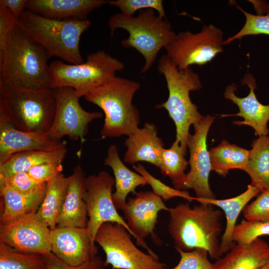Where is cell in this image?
<instances>
[{"label": "cell", "mask_w": 269, "mask_h": 269, "mask_svg": "<svg viewBox=\"0 0 269 269\" xmlns=\"http://www.w3.org/2000/svg\"><path fill=\"white\" fill-rule=\"evenodd\" d=\"M51 57L18 22L0 47V88H50Z\"/></svg>", "instance_id": "1"}, {"label": "cell", "mask_w": 269, "mask_h": 269, "mask_svg": "<svg viewBox=\"0 0 269 269\" xmlns=\"http://www.w3.org/2000/svg\"><path fill=\"white\" fill-rule=\"evenodd\" d=\"M214 206L199 203L191 207L188 203H180L169 208L168 231L175 248L184 251L201 248L211 259L220 258L222 212Z\"/></svg>", "instance_id": "2"}, {"label": "cell", "mask_w": 269, "mask_h": 269, "mask_svg": "<svg viewBox=\"0 0 269 269\" xmlns=\"http://www.w3.org/2000/svg\"><path fill=\"white\" fill-rule=\"evenodd\" d=\"M140 87L138 82L116 76L84 96L87 101L104 112L102 138L128 136L138 128L139 114L132 101Z\"/></svg>", "instance_id": "3"}, {"label": "cell", "mask_w": 269, "mask_h": 269, "mask_svg": "<svg viewBox=\"0 0 269 269\" xmlns=\"http://www.w3.org/2000/svg\"><path fill=\"white\" fill-rule=\"evenodd\" d=\"M157 69L165 79L169 94L166 101L155 107L168 112L176 127L175 140L187 151L190 126L199 123L204 117L190 97V92L198 91L202 87L199 76L191 67L178 70L166 55L159 58Z\"/></svg>", "instance_id": "4"}, {"label": "cell", "mask_w": 269, "mask_h": 269, "mask_svg": "<svg viewBox=\"0 0 269 269\" xmlns=\"http://www.w3.org/2000/svg\"><path fill=\"white\" fill-rule=\"evenodd\" d=\"M108 25L111 36L118 28L128 32L129 37L122 40L121 44L126 48H134L143 56L144 64L141 73L151 68L160 50L177 36L165 17L156 15L155 10L150 8L138 11L136 16L121 12L114 14L109 18Z\"/></svg>", "instance_id": "5"}, {"label": "cell", "mask_w": 269, "mask_h": 269, "mask_svg": "<svg viewBox=\"0 0 269 269\" xmlns=\"http://www.w3.org/2000/svg\"><path fill=\"white\" fill-rule=\"evenodd\" d=\"M54 90L0 88V122L24 131L48 133L56 111Z\"/></svg>", "instance_id": "6"}, {"label": "cell", "mask_w": 269, "mask_h": 269, "mask_svg": "<svg viewBox=\"0 0 269 269\" xmlns=\"http://www.w3.org/2000/svg\"><path fill=\"white\" fill-rule=\"evenodd\" d=\"M18 22L51 57L72 64L84 62L79 43L82 34L91 25L89 19L55 20L25 9L18 17Z\"/></svg>", "instance_id": "7"}, {"label": "cell", "mask_w": 269, "mask_h": 269, "mask_svg": "<svg viewBox=\"0 0 269 269\" xmlns=\"http://www.w3.org/2000/svg\"><path fill=\"white\" fill-rule=\"evenodd\" d=\"M124 64L104 50L89 54L81 64H72L54 60L49 65L50 88L71 87L81 98L115 77Z\"/></svg>", "instance_id": "8"}, {"label": "cell", "mask_w": 269, "mask_h": 269, "mask_svg": "<svg viewBox=\"0 0 269 269\" xmlns=\"http://www.w3.org/2000/svg\"><path fill=\"white\" fill-rule=\"evenodd\" d=\"M131 235L122 225L106 222L99 228L95 242L103 250L105 266L113 269H166L158 256L146 254L135 246Z\"/></svg>", "instance_id": "9"}, {"label": "cell", "mask_w": 269, "mask_h": 269, "mask_svg": "<svg viewBox=\"0 0 269 269\" xmlns=\"http://www.w3.org/2000/svg\"><path fill=\"white\" fill-rule=\"evenodd\" d=\"M223 33L212 24L204 25L200 32H180L164 48L166 56L179 70L193 64L204 65L223 51Z\"/></svg>", "instance_id": "10"}, {"label": "cell", "mask_w": 269, "mask_h": 269, "mask_svg": "<svg viewBox=\"0 0 269 269\" xmlns=\"http://www.w3.org/2000/svg\"><path fill=\"white\" fill-rule=\"evenodd\" d=\"M115 178L106 171L86 177L83 199L88 215L87 230L92 244L96 246L95 239L100 227L106 222L119 224L134 237L124 218L118 213L113 200L112 189Z\"/></svg>", "instance_id": "11"}, {"label": "cell", "mask_w": 269, "mask_h": 269, "mask_svg": "<svg viewBox=\"0 0 269 269\" xmlns=\"http://www.w3.org/2000/svg\"><path fill=\"white\" fill-rule=\"evenodd\" d=\"M54 90L56 111L52 126L48 132L50 138L60 141L64 136L73 140L85 141L89 124L101 118L100 112H88L80 105V98L71 87H61Z\"/></svg>", "instance_id": "12"}, {"label": "cell", "mask_w": 269, "mask_h": 269, "mask_svg": "<svg viewBox=\"0 0 269 269\" xmlns=\"http://www.w3.org/2000/svg\"><path fill=\"white\" fill-rule=\"evenodd\" d=\"M215 119L207 115L199 123L193 125L194 133L188 135L187 147L190 158V169L176 189L194 190L197 198L215 199L209 184V176L211 169L209 151L207 146V137L209 129Z\"/></svg>", "instance_id": "13"}, {"label": "cell", "mask_w": 269, "mask_h": 269, "mask_svg": "<svg viewBox=\"0 0 269 269\" xmlns=\"http://www.w3.org/2000/svg\"><path fill=\"white\" fill-rule=\"evenodd\" d=\"M50 229L36 213L0 224V242L22 253L45 255L51 252Z\"/></svg>", "instance_id": "14"}, {"label": "cell", "mask_w": 269, "mask_h": 269, "mask_svg": "<svg viewBox=\"0 0 269 269\" xmlns=\"http://www.w3.org/2000/svg\"><path fill=\"white\" fill-rule=\"evenodd\" d=\"M134 194V197L128 199L122 210L123 218L132 231L137 245L145 249L148 254L157 257L144 239L150 235L154 236L159 212L168 211L169 208L153 192H136Z\"/></svg>", "instance_id": "15"}, {"label": "cell", "mask_w": 269, "mask_h": 269, "mask_svg": "<svg viewBox=\"0 0 269 269\" xmlns=\"http://www.w3.org/2000/svg\"><path fill=\"white\" fill-rule=\"evenodd\" d=\"M51 252L71 266L81 265L96 257V246L92 244L86 228L57 227L50 229Z\"/></svg>", "instance_id": "16"}, {"label": "cell", "mask_w": 269, "mask_h": 269, "mask_svg": "<svg viewBox=\"0 0 269 269\" xmlns=\"http://www.w3.org/2000/svg\"><path fill=\"white\" fill-rule=\"evenodd\" d=\"M241 83L247 85L250 88V92L246 97L240 98L236 95L235 91L237 87L234 84L227 86L224 93L225 98L237 105L239 112L235 114L222 115V117H241L243 118V121H234V124L251 127L256 135L259 136L268 135L269 134L268 128L269 105H263L258 100L255 93V90L257 89L256 82L252 74H246Z\"/></svg>", "instance_id": "17"}, {"label": "cell", "mask_w": 269, "mask_h": 269, "mask_svg": "<svg viewBox=\"0 0 269 269\" xmlns=\"http://www.w3.org/2000/svg\"><path fill=\"white\" fill-rule=\"evenodd\" d=\"M65 146V142L51 139L48 133L21 131L9 123L0 122V163L17 153L53 151Z\"/></svg>", "instance_id": "18"}, {"label": "cell", "mask_w": 269, "mask_h": 269, "mask_svg": "<svg viewBox=\"0 0 269 269\" xmlns=\"http://www.w3.org/2000/svg\"><path fill=\"white\" fill-rule=\"evenodd\" d=\"M128 136L124 162L134 164L144 161L159 168L164 143L158 136L156 126L145 123L142 128H138Z\"/></svg>", "instance_id": "19"}, {"label": "cell", "mask_w": 269, "mask_h": 269, "mask_svg": "<svg viewBox=\"0 0 269 269\" xmlns=\"http://www.w3.org/2000/svg\"><path fill=\"white\" fill-rule=\"evenodd\" d=\"M109 1L106 0H28L25 8L52 19H87L92 11L108 3Z\"/></svg>", "instance_id": "20"}, {"label": "cell", "mask_w": 269, "mask_h": 269, "mask_svg": "<svg viewBox=\"0 0 269 269\" xmlns=\"http://www.w3.org/2000/svg\"><path fill=\"white\" fill-rule=\"evenodd\" d=\"M68 177V190L57 227L86 228L87 210L83 199L86 177L81 166H76Z\"/></svg>", "instance_id": "21"}, {"label": "cell", "mask_w": 269, "mask_h": 269, "mask_svg": "<svg viewBox=\"0 0 269 269\" xmlns=\"http://www.w3.org/2000/svg\"><path fill=\"white\" fill-rule=\"evenodd\" d=\"M269 262V245L258 238L250 244H236L214 264V269H260Z\"/></svg>", "instance_id": "22"}, {"label": "cell", "mask_w": 269, "mask_h": 269, "mask_svg": "<svg viewBox=\"0 0 269 269\" xmlns=\"http://www.w3.org/2000/svg\"><path fill=\"white\" fill-rule=\"evenodd\" d=\"M260 190L250 184L247 190L241 194L228 199H217L194 197L200 203H205L218 206L224 212L226 226L220 243L219 253L221 257L228 252L236 243L233 240V233L238 217L244 208Z\"/></svg>", "instance_id": "23"}, {"label": "cell", "mask_w": 269, "mask_h": 269, "mask_svg": "<svg viewBox=\"0 0 269 269\" xmlns=\"http://www.w3.org/2000/svg\"><path fill=\"white\" fill-rule=\"evenodd\" d=\"M104 164L110 167L114 173L115 192L113 200L117 209L123 210L127 203V197L130 193H135V189L148 184L145 179L138 173L129 169L121 160L117 147L111 145Z\"/></svg>", "instance_id": "24"}, {"label": "cell", "mask_w": 269, "mask_h": 269, "mask_svg": "<svg viewBox=\"0 0 269 269\" xmlns=\"http://www.w3.org/2000/svg\"><path fill=\"white\" fill-rule=\"evenodd\" d=\"M46 188L31 193H23L8 185L0 187L3 209L0 215V224H6L36 213L45 196Z\"/></svg>", "instance_id": "25"}, {"label": "cell", "mask_w": 269, "mask_h": 269, "mask_svg": "<svg viewBox=\"0 0 269 269\" xmlns=\"http://www.w3.org/2000/svg\"><path fill=\"white\" fill-rule=\"evenodd\" d=\"M66 146L53 151L32 150L17 153L0 163V182L19 173L28 172L32 167L47 162L62 163Z\"/></svg>", "instance_id": "26"}, {"label": "cell", "mask_w": 269, "mask_h": 269, "mask_svg": "<svg viewBox=\"0 0 269 269\" xmlns=\"http://www.w3.org/2000/svg\"><path fill=\"white\" fill-rule=\"evenodd\" d=\"M69 181V177H65L61 173L46 183L45 196L36 213L50 229L57 227Z\"/></svg>", "instance_id": "27"}, {"label": "cell", "mask_w": 269, "mask_h": 269, "mask_svg": "<svg viewBox=\"0 0 269 269\" xmlns=\"http://www.w3.org/2000/svg\"><path fill=\"white\" fill-rule=\"evenodd\" d=\"M252 148L246 167L252 186L262 192L269 191V136H259L252 143Z\"/></svg>", "instance_id": "28"}, {"label": "cell", "mask_w": 269, "mask_h": 269, "mask_svg": "<svg viewBox=\"0 0 269 269\" xmlns=\"http://www.w3.org/2000/svg\"><path fill=\"white\" fill-rule=\"evenodd\" d=\"M209 153L212 170L225 176L231 169H239L245 171L250 150L224 139L217 146L211 148Z\"/></svg>", "instance_id": "29"}, {"label": "cell", "mask_w": 269, "mask_h": 269, "mask_svg": "<svg viewBox=\"0 0 269 269\" xmlns=\"http://www.w3.org/2000/svg\"><path fill=\"white\" fill-rule=\"evenodd\" d=\"M187 151L175 140L169 148H163L159 167L161 173L168 177L175 189L184 178L189 164L185 157Z\"/></svg>", "instance_id": "30"}, {"label": "cell", "mask_w": 269, "mask_h": 269, "mask_svg": "<svg viewBox=\"0 0 269 269\" xmlns=\"http://www.w3.org/2000/svg\"><path fill=\"white\" fill-rule=\"evenodd\" d=\"M0 269H48L42 255L18 252L0 242Z\"/></svg>", "instance_id": "31"}, {"label": "cell", "mask_w": 269, "mask_h": 269, "mask_svg": "<svg viewBox=\"0 0 269 269\" xmlns=\"http://www.w3.org/2000/svg\"><path fill=\"white\" fill-rule=\"evenodd\" d=\"M264 235H269V221L243 219L236 225L233 240L236 244L247 245Z\"/></svg>", "instance_id": "32"}, {"label": "cell", "mask_w": 269, "mask_h": 269, "mask_svg": "<svg viewBox=\"0 0 269 269\" xmlns=\"http://www.w3.org/2000/svg\"><path fill=\"white\" fill-rule=\"evenodd\" d=\"M236 7L245 15V23L238 33L224 40L223 42V45L228 44L234 40L240 39L247 35L259 34L269 35V7L267 13L263 15L249 13L239 5H236Z\"/></svg>", "instance_id": "33"}, {"label": "cell", "mask_w": 269, "mask_h": 269, "mask_svg": "<svg viewBox=\"0 0 269 269\" xmlns=\"http://www.w3.org/2000/svg\"><path fill=\"white\" fill-rule=\"evenodd\" d=\"M133 167L145 179L148 184L151 186L152 192L162 200L167 201L172 198L179 197L189 202L194 200V197L191 196L188 191L178 190L165 184L149 173L142 165L138 164Z\"/></svg>", "instance_id": "34"}, {"label": "cell", "mask_w": 269, "mask_h": 269, "mask_svg": "<svg viewBox=\"0 0 269 269\" xmlns=\"http://www.w3.org/2000/svg\"><path fill=\"white\" fill-rule=\"evenodd\" d=\"M180 256L178 264L172 269H214V265L208 258V253L203 249L197 248L184 251L175 248Z\"/></svg>", "instance_id": "35"}, {"label": "cell", "mask_w": 269, "mask_h": 269, "mask_svg": "<svg viewBox=\"0 0 269 269\" xmlns=\"http://www.w3.org/2000/svg\"><path fill=\"white\" fill-rule=\"evenodd\" d=\"M109 4L119 8L124 14L133 16L137 10L144 9H153L158 14L165 17L163 0H109Z\"/></svg>", "instance_id": "36"}, {"label": "cell", "mask_w": 269, "mask_h": 269, "mask_svg": "<svg viewBox=\"0 0 269 269\" xmlns=\"http://www.w3.org/2000/svg\"><path fill=\"white\" fill-rule=\"evenodd\" d=\"M4 185H8L23 193H33L46 187V184L36 181L28 172L16 173L8 177L0 182V187Z\"/></svg>", "instance_id": "37"}, {"label": "cell", "mask_w": 269, "mask_h": 269, "mask_svg": "<svg viewBox=\"0 0 269 269\" xmlns=\"http://www.w3.org/2000/svg\"><path fill=\"white\" fill-rule=\"evenodd\" d=\"M247 220L269 221V191L262 192L242 210Z\"/></svg>", "instance_id": "38"}, {"label": "cell", "mask_w": 269, "mask_h": 269, "mask_svg": "<svg viewBox=\"0 0 269 269\" xmlns=\"http://www.w3.org/2000/svg\"><path fill=\"white\" fill-rule=\"evenodd\" d=\"M63 167L61 162H47L31 168L28 173L36 181L46 184L62 173Z\"/></svg>", "instance_id": "39"}, {"label": "cell", "mask_w": 269, "mask_h": 269, "mask_svg": "<svg viewBox=\"0 0 269 269\" xmlns=\"http://www.w3.org/2000/svg\"><path fill=\"white\" fill-rule=\"evenodd\" d=\"M44 256L47 259L48 269H104L105 267L104 262L98 256L81 265L75 266L66 264L52 252Z\"/></svg>", "instance_id": "40"}, {"label": "cell", "mask_w": 269, "mask_h": 269, "mask_svg": "<svg viewBox=\"0 0 269 269\" xmlns=\"http://www.w3.org/2000/svg\"><path fill=\"white\" fill-rule=\"evenodd\" d=\"M18 22V18L0 2V47Z\"/></svg>", "instance_id": "41"}, {"label": "cell", "mask_w": 269, "mask_h": 269, "mask_svg": "<svg viewBox=\"0 0 269 269\" xmlns=\"http://www.w3.org/2000/svg\"><path fill=\"white\" fill-rule=\"evenodd\" d=\"M27 0H0V2L6 6L18 18L24 10Z\"/></svg>", "instance_id": "42"}, {"label": "cell", "mask_w": 269, "mask_h": 269, "mask_svg": "<svg viewBox=\"0 0 269 269\" xmlns=\"http://www.w3.org/2000/svg\"><path fill=\"white\" fill-rule=\"evenodd\" d=\"M251 1L254 6V8L257 12V15H263L267 13L269 7V3L267 1L265 0H249Z\"/></svg>", "instance_id": "43"}, {"label": "cell", "mask_w": 269, "mask_h": 269, "mask_svg": "<svg viewBox=\"0 0 269 269\" xmlns=\"http://www.w3.org/2000/svg\"><path fill=\"white\" fill-rule=\"evenodd\" d=\"M260 269H269V262H268L265 265H264Z\"/></svg>", "instance_id": "44"}]
</instances>
